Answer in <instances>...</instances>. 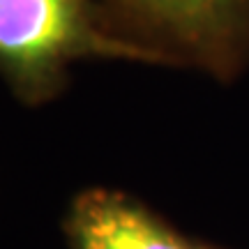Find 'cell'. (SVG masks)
I'll use <instances>...</instances> for the list:
<instances>
[{"label":"cell","mask_w":249,"mask_h":249,"mask_svg":"<svg viewBox=\"0 0 249 249\" xmlns=\"http://www.w3.org/2000/svg\"><path fill=\"white\" fill-rule=\"evenodd\" d=\"M111 51L90 33L79 0H0V60L37 76L79 51Z\"/></svg>","instance_id":"6da1fadb"},{"label":"cell","mask_w":249,"mask_h":249,"mask_svg":"<svg viewBox=\"0 0 249 249\" xmlns=\"http://www.w3.org/2000/svg\"><path fill=\"white\" fill-rule=\"evenodd\" d=\"M76 249H189L150 213L111 192L81 196L71 213Z\"/></svg>","instance_id":"7a4b0ae2"},{"label":"cell","mask_w":249,"mask_h":249,"mask_svg":"<svg viewBox=\"0 0 249 249\" xmlns=\"http://www.w3.org/2000/svg\"><path fill=\"white\" fill-rule=\"evenodd\" d=\"M185 44H219L249 14V0H127Z\"/></svg>","instance_id":"3957f363"}]
</instances>
